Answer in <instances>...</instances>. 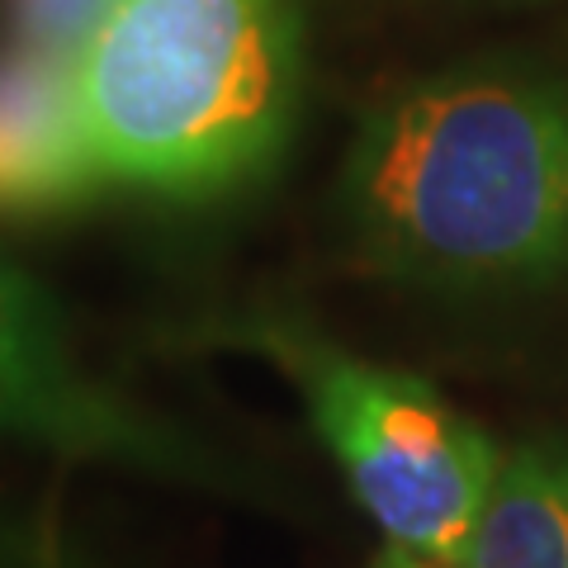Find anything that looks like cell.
<instances>
[{"mask_svg": "<svg viewBox=\"0 0 568 568\" xmlns=\"http://www.w3.org/2000/svg\"><path fill=\"white\" fill-rule=\"evenodd\" d=\"M346 209L379 265L432 284L540 275L568 256V91L450 71L369 114Z\"/></svg>", "mask_w": 568, "mask_h": 568, "instance_id": "obj_1", "label": "cell"}, {"mask_svg": "<svg viewBox=\"0 0 568 568\" xmlns=\"http://www.w3.org/2000/svg\"><path fill=\"white\" fill-rule=\"evenodd\" d=\"M104 181L209 200L280 156L298 104L284 0H114L77 58Z\"/></svg>", "mask_w": 568, "mask_h": 568, "instance_id": "obj_2", "label": "cell"}, {"mask_svg": "<svg viewBox=\"0 0 568 568\" xmlns=\"http://www.w3.org/2000/svg\"><path fill=\"white\" fill-rule=\"evenodd\" d=\"M242 342L271 351L298 379L317 436L384 536L459 568L503 465L488 436L417 375L355 361L284 327H246Z\"/></svg>", "mask_w": 568, "mask_h": 568, "instance_id": "obj_3", "label": "cell"}, {"mask_svg": "<svg viewBox=\"0 0 568 568\" xmlns=\"http://www.w3.org/2000/svg\"><path fill=\"white\" fill-rule=\"evenodd\" d=\"M0 436L162 484H219V459L175 422L142 413L77 361L62 313L0 252Z\"/></svg>", "mask_w": 568, "mask_h": 568, "instance_id": "obj_4", "label": "cell"}, {"mask_svg": "<svg viewBox=\"0 0 568 568\" xmlns=\"http://www.w3.org/2000/svg\"><path fill=\"white\" fill-rule=\"evenodd\" d=\"M110 190L77 95V58L0 48V213L43 219Z\"/></svg>", "mask_w": 568, "mask_h": 568, "instance_id": "obj_5", "label": "cell"}, {"mask_svg": "<svg viewBox=\"0 0 568 568\" xmlns=\"http://www.w3.org/2000/svg\"><path fill=\"white\" fill-rule=\"evenodd\" d=\"M459 568H568V459L517 450L497 465Z\"/></svg>", "mask_w": 568, "mask_h": 568, "instance_id": "obj_6", "label": "cell"}, {"mask_svg": "<svg viewBox=\"0 0 568 568\" xmlns=\"http://www.w3.org/2000/svg\"><path fill=\"white\" fill-rule=\"evenodd\" d=\"M110 6L114 0H6V39L58 58H81Z\"/></svg>", "mask_w": 568, "mask_h": 568, "instance_id": "obj_7", "label": "cell"}, {"mask_svg": "<svg viewBox=\"0 0 568 568\" xmlns=\"http://www.w3.org/2000/svg\"><path fill=\"white\" fill-rule=\"evenodd\" d=\"M0 568H85L67 545L62 526L0 497Z\"/></svg>", "mask_w": 568, "mask_h": 568, "instance_id": "obj_8", "label": "cell"}, {"mask_svg": "<svg viewBox=\"0 0 568 568\" xmlns=\"http://www.w3.org/2000/svg\"><path fill=\"white\" fill-rule=\"evenodd\" d=\"M375 568H455V564H440V559H426L417 549H403V545H388Z\"/></svg>", "mask_w": 568, "mask_h": 568, "instance_id": "obj_9", "label": "cell"}]
</instances>
